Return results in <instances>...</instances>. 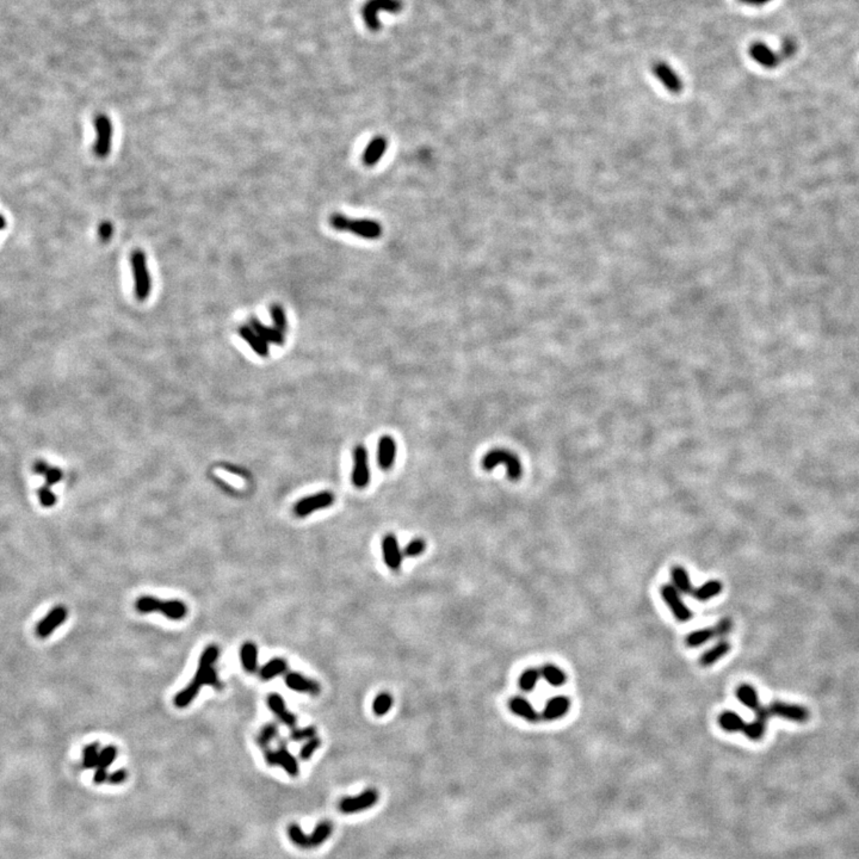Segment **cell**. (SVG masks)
<instances>
[{
	"label": "cell",
	"instance_id": "6da1fadb",
	"mask_svg": "<svg viewBox=\"0 0 859 859\" xmlns=\"http://www.w3.org/2000/svg\"><path fill=\"white\" fill-rule=\"evenodd\" d=\"M218 647L210 645L205 648L201 655L198 668L194 680L187 685L183 691L178 692L174 697V705L177 708H185L195 700L203 685H209L216 690L222 689V684L218 680V673L215 671L214 664L218 658Z\"/></svg>",
	"mask_w": 859,
	"mask_h": 859
},
{
	"label": "cell",
	"instance_id": "7a4b0ae2",
	"mask_svg": "<svg viewBox=\"0 0 859 859\" xmlns=\"http://www.w3.org/2000/svg\"><path fill=\"white\" fill-rule=\"evenodd\" d=\"M330 225L339 232H349L357 237L368 240H376L381 237L383 229L380 222L371 218H350L346 215L332 214L330 216Z\"/></svg>",
	"mask_w": 859,
	"mask_h": 859
},
{
	"label": "cell",
	"instance_id": "3957f363",
	"mask_svg": "<svg viewBox=\"0 0 859 859\" xmlns=\"http://www.w3.org/2000/svg\"><path fill=\"white\" fill-rule=\"evenodd\" d=\"M504 464L506 467V474L511 481H518L519 479L523 475V466L517 455L514 454L512 451L504 449V448H496L488 451L483 457H482L481 466L482 468L491 472L493 469L496 468V466Z\"/></svg>",
	"mask_w": 859,
	"mask_h": 859
},
{
	"label": "cell",
	"instance_id": "277c9868",
	"mask_svg": "<svg viewBox=\"0 0 859 859\" xmlns=\"http://www.w3.org/2000/svg\"><path fill=\"white\" fill-rule=\"evenodd\" d=\"M130 265L137 299L139 301L147 300L152 289V282L145 252L141 250L134 251L130 255Z\"/></svg>",
	"mask_w": 859,
	"mask_h": 859
},
{
	"label": "cell",
	"instance_id": "5b68a950",
	"mask_svg": "<svg viewBox=\"0 0 859 859\" xmlns=\"http://www.w3.org/2000/svg\"><path fill=\"white\" fill-rule=\"evenodd\" d=\"M332 829L331 823L328 821H323L315 827L312 836H307L300 826L293 823L288 828V834L295 845L302 849H312V847H318L328 840L330 836L332 834Z\"/></svg>",
	"mask_w": 859,
	"mask_h": 859
},
{
	"label": "cell",
	"instance_id": "8992f818",
	"mask_svg": "<svg viewBox=\"0 0 859 859\" xmlns=\"http://www.w3.org/2000/svg\"><path fill=\"white\" fill-rule=\"evenodd\" d=\"M352 473L351 481L358 490H363L370 483V467H369L368 450L365 446L358 444L352 451Z\"/></svg>",
	"mask_w": 859,
	"mask_h": 859
},
{
	"label": "cell",
	"instance_id": "52a82bcc",
	"mask_svg": "<svg viewBox=\"0 0 859 859\" xmlns=\"http://www.w3.org/2000/svg\"><path fill=\"white\" fill-rule=\"evenodd\" d=\"M336 501V496L332 492H319L317 494L306 496L296 503L294 506V514L297 517H307L319 509H328Z\"/></svg>",
	"mask_w": 859,
	"mask_h": 859
},
{
	"label": "cell",
	"instance_id": "ba28073f",
	"mask_svg": "<svg viewBox=\"0 0 859 859\" xmlns=\"http://www.w3.org/2000/svg\"><path fill=\"white\" fill-rule=\"evenodd\" d=\"M95 155L100 158H105L108 157L111 150V141H113V123L110 121L108 116L105 115H100L95 119Z\"/></svg>",
	"mask_w": 859,
	"mask_h": 859
},
{
	"label": "cell",
	"instance_id": "9c48e42d",
	"mask_svg": "<svg viewBox=\"0 0 859 859\" xmlns=\"http://www.w3.org/2000/svg\"><path fill=\"white\" fill-rule=\"evenodd\" d=\"M661 597L677 621L684 623L689 622L692 619L691 610L683 602L680 592L673 585L667 584L661 587Z\"/></svg>",
	"mask_w": 859,
	"mask_h": 859
},
{
	"label": "cell",
	"instance_id": "30bf717a",
	"mask_svg": "<svg viewBox=\"0 0 859 859\" xmlns=\"http://www.w3.org/2000/svg\"><path fill=\"white\" fill-rule=\"evenodd\" d=\"M69 617V611L65 608L64 605H58L43 617V619L37 623L35 628V634L40 639H46L50 637L55 632L56 628L64 624L65 621Z\"/></svg>",
	"mask_w": 859,
	"mask_h": 859
},
{
	"label": "cell",
	"instance_id": "8fae6325",
	"mask_svg": "<svg viewBox=\"0 0 859 859\" xmlns=\"http://www.w3.org/2000/svg\"><path fill=\"white\" fill-rule=\"evenodd\" d=\"M768 708L771 713V716L786 718L794 722H805L810 718V711L802 705H790V703L776 700L768 705Z\"/></svg>",
	"mask_w": 859,
	"mask_h": 859
},
{
	"label": "cell",
	"instance_id": "7c38bea8",
	"mask_svg": "<svg viewBox=\"0 0 859 859\" xmlns=\"http://www.w3.org/2000/svg\"><path fill=\"white\" fill-rule=\"evenodd\" d=\"M378 800V791L374 789L365 790L362 794L355 797H346L343 799L339 805V810L341 813L354 814L358 813L360 810H365L376 805Z\"/></svg>",
	"mask_w": 859,
	"mask_h": 859
},
{
	"label": "cell",
	"instance_id": "4fadbf2b",
	"mask_svg": "<svg viewBox=\"0 0 859 859\" xmlns=\"http://www.w3.org/2000/svg\"><path fill=\"white\" fill-rule=\"evenodd\" d=\"M381 548L382 556L387 567L391 571H399L402 566L404 554L401 553L400 545L396 535L387 534L386 536L382 538Z\"/></svg>",
	"mask_w": 859,
	"mask_h": 859
},
{
	"label": "cell",
	"instance_id": "5bb4252c",
	"mask_svg": "<svg viewBox=\"0 0 859 859\" xmlns=\"http://www.w3.org/2000/svg\"><path fill=\"white\" fill-rule=\"evenodd\" d=\"M265 761L270 766H276L279 765L286 770L288 775H290L291 777H297L300 772V768L297 760L290 755V752L282 747L278 751L268 750L264 755Z\"/></svg>",
	"mask_w": 859,
	"mask_h": 859
},
{
	"label": "cell",
	"instance_id": "9a60e30c",
	"mask_svg": "<svg viewBox=\"0 0 859 859\" xmlns=\"http://www.w3.org/2000/svg\"><path fill=\"white\" fill-rule=\"evenodd\" d=\"M653 72L655 77L659 79L660 82L664 85L665 89L671 93H680L683 90V82L680 77L677 73L673 71L671 66H668L665 62H656L653 66Z\"/></svg>",
	"mask_w": 859,
	"mask_h": 859
},
{
	"label": "cell",
	"instance_id": "2e32d148",
	"mask_svg": "<svg viewBox=\"0 0 859 859\" xmlns=\"http://www.w3.org/2000/svg\"><path fill=\"white\" fill-rule=\"evenodd\" d=\"M396 443L394 438L385 435L380 438L378 446V467L383 472H388L393 468L396 459Z\"/></svg>",
	"mask_w": 859,
	"mask_h": 859
},
{
	"label": "cell",
	"instance_id": "e0dca14e",
	"mask_svg": "<svg viewBox=\"0 0 859 859\" xmlns=\"http://www.w3.org/2000/svg\"><path fill=\"white\" fill-rule=\"evenodd\" d=\"M755 713H757V718L752 722L745 723V727L742 729V733L750 740L758 741L765 734L766 723H768V718H771V713H770L768 707H760L759 709L757 710Z\"/></svg>",
	"mask_w": 859,
	"mask_h": 859
},
{
	"label": "cell",
	"instance_id": "ac0fdd59",
	"mask_svg": "<svg viewBox=\"0 0 859 859\" xmlns=\"http://www.w3.org/2000/svg\"><path fill=\"white\" fill-rule=\"evenodd\" d=\"M286 687L301 694H310V695L318 696L321 691L320 684L315 680H312L310 678L302 676L300 673L290 672L286 676Z\"/></svg>",
	"mask_w": 859,
	"mask_h": 859
},
{
	"label": "cell",
	"instance_id": "d6986e66",
	"mask_svg": "<svg viewBox=\"0 0 859 859\" xmlns=\"http://www.w3.org/2000/svg\"><path fill=\"white\" fill-rule=\"evenodd\" d=\"M750 55L755 62L765 69H775L779 64V56L761 42H757L751 46Z\"/></svg>",
	"mask_w": 859,
	"mask_h": 859
},
{
	"label": "cell",
	"instance_id": "ffe728a7",
	"mask_svg": "<svg viewBox=\"0 0 859 859\" xmlns=\"http://www.w3.org/2000/svg\"><path fill=\"white\" fill-rule=\"evenodd\" d=\"M387 147H388V141L386 137H374L363 152V157H362L363 164L368 168L375 166L386 153Z\"/></svg>",
	"mask_w": 859,
	"mask_h": 859
},
{
	"label": "cell",
	"instance_id": "44dd1931",
	"mask_svg": "<svg viewBox=\"0 0 859 859\" xmlns=\"http://www.w3.org/2000/svg\"><path fill=\"white\" fill-rule=\"evenodd\" d=\"M569 708H571V700L566 696H556L548 700L543 710L542 718L546 721L559 720L569 713Z\"/></svg>",
	"mask_w": 859,
	"mask_h": 859
},
{
	"label": "cell",
	"instance_id": "7402d4cb",
	"mask_svg": "<svg viewBox=\"0 0 859 859\" xmlns=\"http://www.w3.org/2000/svg\"><path fill=\"white\" fill-rule=\"evenodd\" d=\"M268 705L270 710L277 716L281 722L284 723L288 727H295L297 718L295 715L291 714L290 711L286 709V703L281 696L277 694H271L268 697Z\"/></svg>",
	"mask_w": 859,
	"mask_h": 859
},
{
	"label": "cell",
	"instance_id": "603a6c76",
	"mask_svg": "<svg viewBox=\"0 0 859 859\" xmlns=\"http://www.w3.org/2000/svg\"><path fill=\"white\" fill-rule=\"evenodd\" d=\"M238 334L247 343V345L250 346L252 350L255 351L257 355L260 357H268V343L264 341L263 338L255 332L251 326H241L238 330Z\"/></svg>",
	"mask_w": 859,
	"mask_h": 859
},
{
	"label": "cell",
	"instance_id": "cb8c5ba5",
	"mask_svg": "<svg viewBox=\"0 0 859 859\" xmlns=\"http://www.w3.org/2000/svg\"><path fill=\"white\" fill-rule=\"evenodd\" d=\"M509 709L519 718H524L527 722H538L540 715L537 713L531 703L523 697H514L509 700Z\"/></svg>",
	"mask_w": 859,
	"mask_h": 859
},
{
	"label": "cell",
	"instance_id": "d4e9b609",
	"mask_svg": "<svg viewBox=\"0 0 859 859\" xmlns=\"http://www.w3.org/2000/svg\"><path fill=\"white\" fill-rule=\"evenodd\" d=\"M158 612L172 621H181L187 615V606L182 600H160Z\"/></svg>",
	"mask_w": 859,
	"mask_h": 859
},
{
	"label": "cell",
	"instance_id": "484cf974",
	"mask_svg": "<svg viewBox=\"0 0 859 859\" xmlns=\"http://www.w3.org/2000/svg\"><path fill=\"white\" fill-rule=\"evenodd\" d=\"M250 326L266 343H273V344H276V345H283L284 344V333L278 331L277 328L266 326L260 320L255 318L251 319Z\"/></svg>",
	"mask_w": 859,
	"mask_h": 859
},
{
	"label": "cell",
	"instance_id": "4316f807",
	"mask_svg": "<svg viewBox=\"0 0 859 859\" xmlns=\"http://www.w3.org/2000/svg\"><path fill=\"white\" fill-rule=\"evenodd\" d=\"M34 472L38 475L45 477V485L43 486L47 488H51L53 485L61 481V479L64 477L62 470L59 467H53L50 464L47 463L45 461H36L34 464Z\"/></svg>",
	"mask_w": 859,
	"mask_h": 859
},
{
	"label": "cell",
	"instance_id": "83f0119b",
	"mask_svg": "<svg viewBox=\"0 0 859 859\" xmlns=\"http://www.w3.org/2000/svg\"><path fill=\"white\" fill-rule=\"evenodd\" d=\"M731 650V643L726 640H720V641L711 647L709 650H707L700 656V664L703 667H709L711 665L716 664L718 660L723 658L724 655H727Z\"/></svg>",
	"mask_w": 859,
	"mask_h": 859
},
{
	"label": "cell",
	"instance_id": "f1b7e54d",
	"mask_svg": "<svg viewBox=\"0 0 859 859\" xmlns=\"http://www.w3.org/2000/svg\"><path fill=\"white\" fill-rule=\"evenodd\" d=\"M241 664L246 672L255 673L258 669V648L253 642H246L241 645Z\"/></svg>",
	"mask_w": 859,
	"mask_h": 859
},
{
	"label": "cell",
	"instance_id": "f546056e",
	"mask_svg": "<svg viewBox=\"0 0 859 859\" xmlns=\"http://www.w3.org/2000/svg\"><path fill=\"white\" fill-rule=\"evenodd\" d=\"M671 577H672L673 586L676 587L678 591L683 595H692L694 586H692L691 579L687 569L682 566L673 567L671 571Z\"/></svg>",
	"mask_w": 859,
	"mask_h": 859
},
{
	"label": "cell",
	"instance_id": "4dcf8cb0",
	"mask_svg": "<svg viewBox=\"0 0 859 859\" xmlns=\"http://www.w3.org/2000/svg\"><path fill=\"white\" fill-rule=\"evenodd\" d=\"M737 697L742 705L753 711H757L761 707L758 692L755 687H751L748 684H742L737 687Z\"/></svg>",
	"mask_w": 859,
	"mask_h": 859
},
{
	"label": "cell",
	"instance_id": "1f68e13d",
	"mask_svg": "<svg viewBox=\"0 0 859 859\" xmlns=\"http://www.w3.org/2000/svg\"><path fill=\"white\" fill-rule=\"evenodd\" d=\"M718 723L722 728L723 731L728 733L742 732V729L745 727V721L742 720L740 715L734 713V711H724L720 715L718 718Z\"/></svg>",
	"mask_w": 859,
	"mask_h": 859
},
{
	"label": "cell",
	"instance_id": "d6a6232c",
	"mask_svg": "<svg viewBox=\"0 0 859 859\" xmlns=\"http://www.w3.org/2000/svg\"><path fill=\"white\" fill-rule=\"evenodd\" d=\"M722 584L718 580H709L708 582L703 584L702 586L697 587L692 592V596L698 602H707L711 599L714 597L718 596L722 592Z\"/></svg>",
	"mask_w": 859,
	"mask_h": 859
},
{
	"label": "cell",
	"instance_id": "836d02e7",
	"mask_svg": "<svg viewBox=\"0 0 859 859\" xmlns=\"http://www.w3.org/2000/svg\"><path fill=\"white\" fill-rule=\"evenodd\" d=\"M286 669H288V664L286 660L282 658H273V660L268 661V664L264 665L263 667L260 668V674L264 680H270L276 676L283 674Z\"/></svg>",
	"mask_w": 859,
	"mask_h": 859
},
{
	"label": "cell",
	"instance_id": "e575fe53",
	"mask_svg": "<svg viewBox=\"0 0 859 859\" xmlns=\"http://www.w3.org/2000/svg\"><path fill=\"white\" fill-rule=\"evenodd\" d=\"M541 677L545 678V680L551 687H561L567 682L566 673L555 665H545L541 669Z\"/></svg>",
	"mask_w": 859,
	"mask_h": 859
},
{
	"label": "cell",
	"instance_id": "d590c367",
	"mask_svg": "<svg viewBox=\"0 0 859 859\" xmlns=\"http://www.w3.org/2000/svg\"><path fill=\"white\" fill-rule=\"evenodd\" d=\"M715 637L714 628H703L700 630L690 632L687 637V645L690 648H697L709 642Z\"/></svg>",
	"mask_w": 859,
	"mask_h": 859
},
{
	"label": "cell",
	"instance_id": "8d00e7d4",
	"mask_svg": "<svg viewBox=\"0 0 859 859\" xmlns=\"http://www.w3.org/2000/svg\"><path fill=\"white\" fill-rule=\"evenodd\" d=\"M541 678V672L535 668H529L522 673L519 677V687L525 692H530L536 687L537 683Z\"/></svg>",
	"mask_w": 859,
	"mask_h": 859
},
{
	"label": "cell",
	"instance_id": "74e56055",
	"mask_svg": "<svg viewBox=\"0 0 859 859\" xmlns=\"http://www.w3.org/2000/svg\"><path fill=\"white\" fill-rule=\"evenodd\" d=\"M98 757H100L98 744L92 742L90 745H87L82 751V768L87 770L97 768Z\"/></svg>",
	"mask_w": 859,
	"mask_h": 859
},
{
	"label": "cell",
	"instance_id": "f35d334b",
	"mask_svg": "<svg viewBox=\"0 0 859 859\" xmlns=\"http://www.w3.org/2000/svg\"><path fill=\"white\" fill-rule=\"evenodd\" d=\"M393 707V697L388 692H382L376 696V698L374 700L373 710L375 715L378 716H383L386 715Z\"/></svg>",
	"mask_w": 859,
	"mask_h": 859
},
{
	"label": "cell",
	"instance_id": "ab89813d",
	"mask_svg": "<svg viewBox=\"0 0 859 859\" xmlns=\"http://www.w3.org/2000/svg\"><path fill=\"white\" fill-rule=\"evenodd\" d=\"M270 314H271L275 328H277L278 331L286 333L288 331V319H286V312L283 310L282 306L273 303L270 307Z\"/></svg>",
	"mask_w": 859,
	"mask_h": 859
},
{
	"label": "cell",
	"instance_id": "60d3db41",
	"mask_svg": "<svg viewBox=\"0 0 859 859\" xmlns=\"http://www.w3.org/2000/svg\"><path fill=\"white\" fill-rule=\"evenodd\" d=\"M278 735V727L275 723L265 724L257 737V744L260 747H268L270 742Z\"/></svg>",
	"mask_w": 859,
	"mask_h": 859
},
{
	"label": "cell",
	"instance_id": "b9f144b4",
	"mask_svg": "<svg viewBox=\"0 0 859 859\" xmlns=\"http://www.w3.org/2000/svg\"><path fill=\"white\" fill-rule=\"evenodd\" d=\"M159 603L160 599H158V598H154V597L150 596H144L140 597V598L137 600V603H135V608H137V611H139V612H141V614H150V612H155V611H158Z\"/></svg>",
	"mask_w": 859,
	"mask_h": 859
},
{
	"label": "cell",
	"instance_id": "7bdbcfd3",
	"mask_svg": "<svg viewBox=\"0 0 859 859\" xmlns=\"http://www.w3.org/2000/svg\"><path fill=\"white\" fill-rule=\"evenodd\" d=\"M116 758H117V748L115 746H106L104 750H102L100 752L97 768L108 770V768H109L111 764L114 763V760Z\"/></svg>",
	"mask_w": 859,
	"mask_h": 859
},
{
	"label": "cell",
	"instance_id": "ee69618b",
	"mask_svg": "<svg viewBox=\"0 0 859 859\" xmlns=\"http://www.w3.org/2000/svg\"><path fill=\"white\" fill-rule=\"evenodd\" d=\"M425 549H426V542L424 541L423 538H414L406 546L404 555L407 558H417L423 554Z\"/></svg>",
	"mask_w": 859,
	"mask_h": 859
},
{
	"label": "cell",
	"instance_id": "f6af8a7d",
	"mask_svg": "<svg viewBox=\"0 0 859 859\" xmlns=\"http://www.w3.org/2000/svg\"><path fill=\"white\" fill-rule=\"evenodd\" d=\"M37 496H38V501L41 503L42 506H43V507H47V509L53 507V506L56 504V501H58V499H56V496L54 494V492L51 491L50 488H47V487L45 486H42L41 488L37 491Z\"/></svg>",
	"mask_w": 859,
	"mask_h": 859
},
{
	"label": "cell",
	"instance_id": "bcb514c9",
	"mask_svg": "<svg viewBox=\"0 0 859 859\" xmlns=\"http://www.w3.org/2000/svg\"><path fill=\"white\" fill-rule=\"evenodd\" d=\"M320 745H321V740H320L319 737H312V739H310V740L306 742L305 745L302 746V748H301V751H300L301 759L302 760L310 759V757L313 755V753L314 752H315V751L318 750L319 747H320Z\"/></svg>",
	"mask_w": 859,
	"mask_h": 859
},
{
	"label": "cell",
	"instance_id": "7dc6e473",
	"mask_svg": "<svg viewBox=\"0 0 859 859\" xmlns=\"http://www.w3.org/2000/svg\"><path fill=\"white\" fill-rule=\"evenodd\" d=\"M317 737V728L313 727V726L300 728V729H294L290 734V739L293 741L310 740L312 737Z\"/></svg>",
	"mask_w": 859,
	"mask_h": 859
},
{
	"label": "cell",
	"instance_id": "c3c4849f",
	"mask_svg": "<svg viewBox=\"0 0 859 859\" xmlns=\"http://www.w3.org/2000/svg\"><path fill=\"white\" fill-rule=\"evenodd\" d=\"M733 629V622L731 619H722L714 627L715 637L718 639H724L728 634H731Z\"/></svg>",
	"mask_w": 859,
	"mask_h": 859
},
{
	"label": "cell",
	"instance_id": "681fc988",
	"mask_svg": "<svg viewBox=\"0 0 859 859\" xmlns=\"http://www.w3.org/2000/svg\"><path fill=\"white\" fill-rule=\"evenodd\" d=\"M127 778V770L119 768L117 771H115L114 773L110 775L109 777H108V781H109L110 784H121V783L126 782Z\"/></svg>",
	"mask_w": 859,
	"mask_h": 859
},
{
	"label": "cell",
	"instance_id": "f907efd6",
	"mask_svg": "<svg viewBox=\"0 0 859 859\" xmlns=\"http://www.w3.org/2000/svg\"><path fill=\"white\" fill-rule=\"evenodd\" d=\"M114 233V228L111 226V223L104 222L100 228V237L103 240H109L111 236Z\"/></svg>",
	"mask_w": 859,
	"mask_h": 859
},
{
	"label": "cell",
	"instance_id": "816d5d0a",
	"mask_svg": "<svg viewBox=\"0 0 859 859\" xmlns=\"http://www.w3.org/2000/svg\"><path fill=\"white\" fill-rule=\"evenodd\" d=\"M108 777H109V776H108V771H106V770H104V768H97L95 775H93V782H95V784H102V783H104L105 781L108 779Z\"/></svg>",
	"mask_w": 859,
	"mask_h": 859
},
{
	"label": "cell",
	"instance_id": "f5cc1de1",
	"mask_svg": "<svg viewBox=\"0 0 859 859\" xmlns=\"http://www.w3.org/2000/svg\"><path fill=\"white\" fill-rule=\"evenodd\" d=\"M792 48H794V47H792V42L788 41L784 43V50H786V54H787L788 56H790V55H792V53H794V49H792Z\"/></svg>",
	"mask_w": 859,
	"mask_h": 859
},
{
	"label": "cell",
	"instance_id": "db71d44e",
	"mask_svg": "<svg viewBox=\"0 0 859 859\" xmlns=\"http://www.w3.org/2000/svg\"><path fill=\"white\" fill-rule=\"evenodd\" d=\"M770 1H771V0H750V1H748V4L760 6V5L768 4Z\"/></svg>",
	"mask_w": 859,
	"mask_h": 859
},
{
	"label": "cell",
	"instance_id": "11a10c76",
	"mask_svg": "<svg viewBox=\"0 0 859 859\" xmlns=\"http://www.w3.org/2000/svg\"><path fill=\"white\" fill-rule=\"evenodd\" d=\"M741 1H744V3H747V4H748V1H750V0H741Z\"/></svg>",
	"mask_w": 859,
	"mask_h": 859
}]
</instances>
